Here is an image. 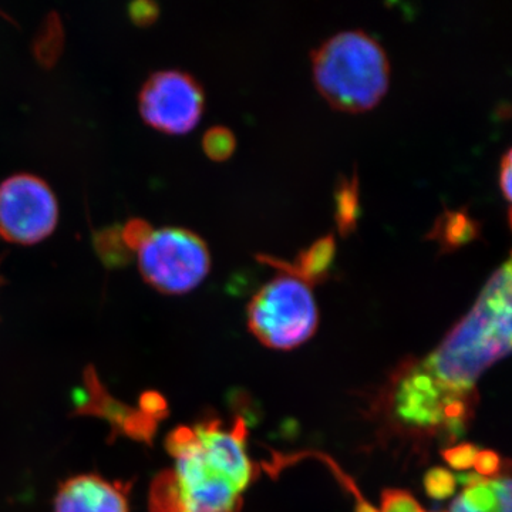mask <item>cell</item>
I'll return each mask as SVG.
<instances>
[{"label":"cell","mask_w":512,"mask_h":512,"mask_svg":"<svg viewBox=\"0 0 512 512\" xmlns=\"http://www.w3.org/2000/svg\"><path fill=\"white\" fill-rule=\"evenodd\" d=\"M165 447L173 464L151 484L150 512H239L252 478L244 420L178 427Z\"/></svg>","instance_id":"6da1fadb"},{"label":"cell","mask_w":512,"mask_h":512,"mask_svg":"<svg viewBox=\"0 0 512 512\" xmlns=\"http://www.w3.org/2000/svg\"><path fill=\"white\" fill-rule=\"evenodd\" d=\"M510 262L490 279L476 305L423 363L437 382L466 396L488 367L511 350Z\"/></svg>","instance_id":"7a4b0ae2"},{"label":"cell","mask_w":512,"mask_h":512,"mask_svg":"<svg viewBox=\"0 0 512 512\" xmlns=\"http://www.w3.org/2000/svg\"><path fill=\"white\" fill-rule=\"evenodd\" d=\"M313 82L335 109L360 113L383 99L390 83V60L363 30L328 37L312 53Z\"/></svg>","instance_id":"3957f363"},{"label":"cell","mask_w":512,"mask_h":512,"mask_svg":"<svg viewBox=\"0 0 512 512\" xmlns=\"http://www.w3.org/2000/svg\"><path fill=\"white\" fill-rule=\"evenodd\" d=\"M319 313L311 285L281 274L255 293L248 308L249 329L272 349L288 350L311 339Z\"/></svg>","instance_id":"277c9868"},{"label":"cell","mask_w":512,"mask_h":512,"mask_svg":"<svg viewBox=\"0 0 512 512\" xmlns=\"http://www.w3.org/2000/svg\"><path fill=\"white\" fill-rule=\"evenodd\" d=\"M137 252L138 266L147 284L167 295H181L197 288L211 268L207 242L187 228L158 229Z\"/></svg>","instance_id":"5b68a950"},{"label":"cell","mask_w":512,"mask_h":512,"mask_svg":"<svg viewBox=\"0 0 512 512\" xmlns=\"http://www.w3.org/2000/svg\"><path fill=\"white\" fill-rule=\"evenodd\" d=\"M476 396L447 389L429 372L417 365L399 380L394 392V413L412 429L446 431L458 437L466 429Z\"/></svg>","instance_id":"8992f818"},{"label":"cell","mask_w":512,"mask_h":512,"mask_svg":"<svg viewBox=\"0 0 512 512\" xmlns=\"http://www.w3.org/2000/svg\"><path fill=\"white\" fill-rule=\"evenodd\" d=\"M59 205L50 185L37 175L19 173L0 183V237L36 244L55 231Z\"/></svg>","instance_id":"52a82bcc"},{"label":"cell","mask_w":512,"mask_h":512,"mask_svg":"<svg viewBox=\"0 0 512 512\" xmlns=\"http://www.w3.org/2000/svg\"><path fill=\"white\" fill-rule=\"evenodd\" d=\"M201 84L184 70H160L151 74L138 94L141 117L167 134H185L197 126L204 111Z\"/></svg>","instance_id":"ba28073f"},{"label":"cell","mask_w":512,"mask_h":512,"mask_svg":"<svg viewBox=\"0 0 512 512\" xmlns=\"http://www.w3.org/2000/svg\"><path fill=\"white\" fill-rule=\"evenodd\" d=\"M84 382L86 396L79 400L77 410L80 413L104 417L113 424L117 433L126 434L136 440L150 441L156 433L158 421L167 414V406L158 394H148V399L143 400L140 410L113 399L101 386L92 367L87 369Z\"/></svg>","instance_id":"9c48e42d"},{"label":"cell","mask_w":512,"mask_h":512,"mask_svg":"<svg viewBox=\"0 0 512 512\" xmlns=\"http://www.w3.org/2000/svg\"><path fill=\"white\" fill-rule=\"evenodd\" d=\"M128 488L96 474L70 478L57 493L55 512H128Z\"/></svg>","instance_id":"30bf717a"},{"label":"cell","mask_w":512,"mask_h":512,"mask_svg":"<svg viewBox=\"0 0 512 512\" xmlns=\"http://www.w3.org/2000/svg\"><path fill=\"white\" fill-rule=\"evenodd\" d=\"M463 493L451 505L450 512H511V478H484L470 474L461 477Z\"/></svg>","instance_id":"8fae6325"},{"label":"cell","mask_w":512,"mask_h":512,"mask_svg":"<svg viewBox=\"0 0 512 512\" xmlns=\"http://www.w3.org/2000/svg\"><path fill=\"white\" fill-rule=\"evenodd\" d=\"M335 254V237L333 234H328L313 242L311 247L303 249L293 262L281 261V259L268 255H259L258 259L265 264L281 269L286 275L295 276L306 284L313 285L328 278Z\"/></svg>","instance_id":"7c38bea8"},{"label":"cell","mask_w":512,"mask_h":512,"mask_svg":"<svg viewBox=\"0 0 512 512\" xmlns=\"http://www.w3.org/2000/svg\"><path fill=\"white\" fill-rule=\"evenodd\" d=\"M480 224L467 210H446L434 222L429 238L440 245V251L450 252L463 247L480 235Z\"/></svg>","instance_id":"4fadbf2b"},{"label":"cell","mask_w":512,"mask_h":512,"mask_svg":"<svg viewBox=\"0 0 512 512\" xmlns=\"http://www.w3.org/2000/svg\"><path fill=\"white\" fill-rule=\"evenodd\" d=\"M64 47L63 22L59 13L50 12L37 29L33 39V55L37 62L52 67L62 55Z\"/></svg>","instance_id":"5bb4252c"},{"label":"cell","mask_w":512,"mask_h":512,"mask_svg":"<svg viewBox=\"0 0 512 512\" xmlns=\"http://www.w3.org/2000/svg\"><path fill=\"white\" fill-rule=\"evenodd\" d=\"M335 220L340 234L348 237L356 229L359 220V178L357 174L352 177H340L335 191Z\"/></svg>","instance_id":"9a60e30c"},{"label":"cell","mask_w":512,"mask_h":512,"mask_svg":"<svg viewBox=\"0 0 512 512\" xmlns=\"http://www.w3.org/2000/svg\"><path fill=\"white\" fill-rule=\"evenodd\" d=\"M93 245L101 261L111 268L127 265L133 259L134 252L124 242L119 225L94 232Z\"/></svg>","instance_id":"2e32d148"},{"label":"cell","mask_w":512,"mask_h":512,"mask_svg":"<svg viewBox=\"0 0 512 512\" xmlns=\"http://www.w3.org/2000/svg\"><path fill=\"white\" fill-rule=\"evenodd\" d=\"M237 147V138L228 127L214 126L208 128L202 137L205 154L214 161H225L232 156Z\"/></svg>","instance_id":"e0dca14e"},{"label":"cell","mask_w":512,"mask_h":512,"mask_svg":"<svg viewBox=\"0 0 512 512\" xmlns=\"http://www.w3.org/2000/svg\"><path fill=\"white\" fill-rule=\"evenodd\" d=\"M427 494L434 500H446L456 493L457 480L450 471L444 468H433L424 478Z\"/></svg>","instance_id":"ac0fdd59"},{"label":"cell","mask_w":512,"mask_h":512,"mask_svg":"<svg viewBox=\"0 0 512 512\" xmlns=\"http://www.w3.org/2000/svg\"><path fill=\"white\" fill-rule=\"evenodd\" d=\"M154 229L151 227L150 222L143 220V218H131L121 227V235H123L124 242L131 251H138L143 247L144 242L153 234Z\"/></svg>","instance_id":"d6986e66"},{"label":"cell","mask_w":512,"mask_h":512,"mask_svg":"<svg viewBox=\"0 0 512 512\" xmlns=\"http://www.w3.org/2000/svg\"><path fill=\"white\" fill-rule=\"evenodd\" d=\"M380 512H426L406 491L389 490L383 494Z\"/></svg>","instance_id":"ffe728a7"},{"label":"cell","mask_w":512,"mask_h":512,"mask_svg":"<svg viewBox=\"0 0 512 512\" xmlns=\"http://www.w3.org/2000/svg\"><path fill=\"white\" fill-rule=\"evenodd\" d=\"M477 453L478 448L473 444H463V446L448 448L444 451V458L451 467L457 470H468L474 466Z\"/></svg>","instance_id":"44dd1931"},{"label":"cell","mask_w":512,"mask_h":512,"mask_svg":"<svg viewBox=\"0 0 512 512\" xmlns=\"http://www.w3.org/2000/svg\"><path fill=\"white\" fill-rule=\"evenodd\" d=\"M128 15L138 26L151 25L158 18V5L151 0H136L128 6Z\"/></svg>","instance_id":"7402d4cb"},{"label":"cell","mask_w":512,"mask_h":512,"mask_svg":"<svg viewBox=\"0 0 512 512\" xmlns=\"http://www.w3.org/2000/svg\"><path fill=\"white\" fill-rule=\"evenodd\" d=\"M477 470V476L484 478H494L501 471V458L494 451L478 450L474 466Z\"/></svg>","instance_id":"603a6c76"},{"label":"cell","mask_w":512,"mask_h":512,"mask_svg":"<svg viewBox=\"0 0 512 512\" xmlns=\"http://www.w3.org/2000/svg\"><path fill=\"white\" fill-rule=\"evenodd\" d=\"M511 150H508L507 153L504 154L503 158H501V167H500V185L501 190H503L504 197L507 200H511Z\"/></svg>","instance_id":"cb8c5ba5"},{"label":"cell","mask_w":512,"mask_h":512,"mask_svg":"<svg viewBox=\"0 0 512 512\" xmlns=\"http://www.w3.org/2000/svg\"><path fill=\"white\" fill-rule=\"evenodd\" d=\"M3 284V278H2V275H0V286H2Z\"/></svg>","instance_id":"d4e9b609"}]
</instances>
